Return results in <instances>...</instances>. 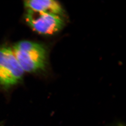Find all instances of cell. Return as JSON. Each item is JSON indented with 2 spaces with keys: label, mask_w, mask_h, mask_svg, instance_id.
I'll list each match as a JSON object with an SVG mask.
<instances>
[{
  "label": "cell",
  "mask_w": 126,
  "mask_h": 126,
  "mask_svg": "<svg viewBox=\"0 0 126 126\" xmlns=\"http://www.w3.org/2000/svg\"><path fill=\"white\" fill-rule=\"evenodd\" d=\"M12 50L24 71L35 72L45 68L47 52L42 45L30 41H21L15 44Z\"/></svg>",
  "instance_id": "obj_1"
},
{
  "label": "cell",
  "mask_w": 126,
  "mask_h": 126,
  "mask_svg": "<svg viewBox=\"0 0 126 126\" xmlns=\"http://www.w3.org/2000/svg\"><path fill=\"white\" fill-rule=\"evenodd\" d=\"M24 71L16 58L12 49L0 48V85L8 87L21 80Z\"/></svg>",
  "instance_id": "obj_2"
},
{
  "label": "cell",
  "mask_w": 126,
  "mask_h": 126,
  "mask_svg": "<svg viewBox=\"0 0 126 126\" xmlns=\"http://www.w3.org/2000/svg\"><path fill=\"white\" fill-rule=\"evenodd\" d=\"M61 16L54 14L28 10L25 18L35 32L41 34L50 35L58 32L64 26V21Z\"/></svg>",
  "instance_id": "obj_3"
},
{
  "label": "cell",
  "mask_w": 126,
  "mask_h": 126,
  "mask_svg": "<svg viewBox=\"0 0 126 126\" xmlns=\"http://www.w3.org/2000/svg\"><path fill=\"white\" fill-rule=\"evenodd\" d=\"M27 10L38 12H47L61 16L63 9L57 1L52 0H30L24 1Z\"/></svg>",
  "instance_id": "obj_4"
},
{
  "label": "cell",
  "mask_w": 126,
  "mask_h": 126,
  "mask_svg": "<svg viewBox=\"0 0 126 126\" xmlns=\"http://www.w3.org/2000/svg\"><path fill=\"white\" fill-rule=\"evenodd\" d=\"M124 126V125H123V124H120H120H117V125H115V126Z\"/></svg>",
  "instance_id": "obj_5"
}]
</instances>
